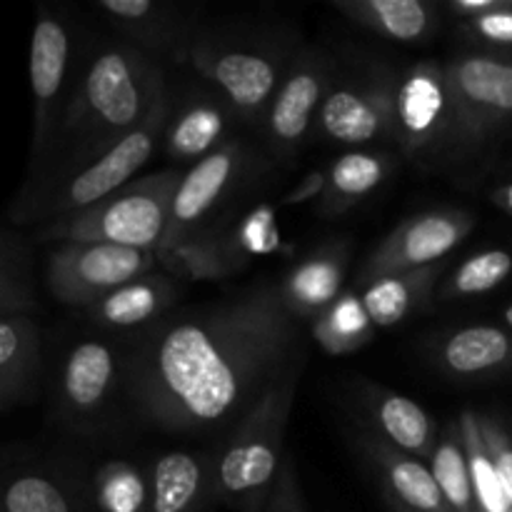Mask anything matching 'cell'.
Returning a JSON list of instances; mask_svg holds the SVG:
<instances>
[{
  "instance_id": "6da1fadb",
  "label": "cell",
  "mask_w": 512,
  "mask_h": 512,
  "mask_svg": "<svg viewBox=\"0 0 512 512\" xmlns=\"http://www.w3.org/2000/svg\"><path fill=\"white\" fill-rule=\"evenodd\" d=\"M300 323L280 285L158 320L125 360L123 388L145 423L170 433L233 428L303 358Z\"/></svg>"
},
{
  "instance_id": "7a4b0ae2",
  "label": "cell",
  "mask_w": 512,
  "mask_h": 512,
  "mask_svg": "<svg viewBox=\"0 0 512 512\" xmlns=\"http://www.w3.org/2000/svg\"><path fill=\"white\" fill-rule=\"evenodd\" d=\"M165 90L168 83L158 60L148 58L133 45L118 40L95 50L78 70L43 170L25 180L20 195L33 193L98 160L148 118Z\"/></svg>"
},
{
  "instance_id": "3957f363",
  "label": "cell",
  "mask_w": 512,
  "mask_h": 512,
  "mask_svg": "<svg viewBox=\"0 0 512 512\" xmlns=\"http://www.w3.org/2000/svg\"><path fill=\"white\" fill-rule=\"evenodd\" d=\"M300 365H290L228 430L213 460V500L238 512H265L285 458V430L298 393Z\"/></svg>"
},
{
  "instance_id": "277c9868",
  "label": "cell",
  "mask_w": 512,
  "mask_h": 512,
  "mask_svg": "<svg viewBox=\"0 0 512 512\" xmlns=\"http://www.w3.org/2000/svg\"><path fill=\"white\" fill-rule=\"evenodd\" d=\"M170 95L173 93L165 90L148 113V118L133 133L125 135L118 145L105 150L98 160L55 180V183L33 190V193L18 195L13 210H10V218L15 223L48 225L80 213V210L100 203L108 195L118 193L120 188L133 183V175H138V170L150 163L155 150L163 148L165 125H168L170 115Z\"/></svg>"
},
{
  "instance_id": "5b68a950",
  "label": "cell",
  "mask_w": 512,
  "mask_h": 512,
  "mask_svg": "<svg viewBox=\"0 0 512 512\" xmlns=\"http://www.w3.org/2000/svg\"><path fill=\"white\" fill-rule=\"evenodd\" d=\"M180 180L178 168L145 175L80 213L43 225L38 238L55 245L105 243L158 253Z\"/></svg>"
},
{
  "instance_id": "8992f818",
  "label": "cell",
  "mask_w": 512,
  "mask_h": 512,
  "mask_svg": "<svg viewBox=\"0 0 512 512\" xmlns=\"http://www.w3.org/2000/svg\"><path fill=\"white\" fill-rule=\"evenodd\" d=\"M293 55L280 40L200 30L185 63L203 75L205 83L230 105L235 118L265 120Z\"/></svg>"
},
{
  "instance_id": "52a82bcc",
  "label": "cell",
  "mask_w": 512,
  "mask_h": 512,
  "mask_svg": "<svg viewBox=\"0 0 512 512\" xmlns=\"http://www.w3.org/2000/svg\"><path fill=\"white\" fill-rule=\"evenodd\" d=\"M443 68L455 120L450 163H468L512 128V58L475 50L453 55Z\"/></svg>"
},
{
  "instance_id": "ba28073f",
  "label": "cell",
  "mask_w": 512,
  "mask_h": 512,
  "mask_svg": "<svg viewBox=\"0 0 512 512\" xmlns=\"http://www.w3.org/2000/svg\"><path fill=\"white\" fill-rule=\"evenodd\" d=\"M398 83V70L380 58H353L345 68L335 63L315 130L330 143L355 148L393 140Z\"/></svg>"
},
{
  "instance_id": "9c48e42d",
  "label": "cell",
  "mask_w": 512,
  "mask_h": 512,
  "mask_svg": "<svg viewBox=\"0 0 512 512\" xmlns=\"http://www.w3.org/2000/svg\"><path fill=\"white\" fill-rule=\"evenodd\" d=\"M75 38L68 20L40 5L30 38V93H33V145H30L28 180L43 170L65 105L73 93L78 70L75 63Z\"/></svg>"
},
{
  "instance_id": "30bf717a",
  "label": "cell",
  "mask_w": 512,
  "mask_h": 512,
  "mask_svg": "<svg viewBox=\"0 0 512 512\" xmlns=\"http://www.w3.org/2000/svg\"><path fill=\"white\" fill-rule=\"evenodd\" d=\"M453 100L440 63H415L400 73L393 140L413 163H450Z\"/></svg>"
},
{
  "instance_id": "8fae6325",
  "label": "cell",
  "mask_w": 512,
  "mask_h": 512,
  "mask_svg": "<svg viewBox=\"0 0 512 512\" xmlns=\"http://www.w3.org/2000/svg\"><path fill=\"white\" fill-rule=\"evenodd\" d=\"M155 265H160L155 250L60 243L45 263V285L58 303L85 310L110 290L148 275Z\"/></svg>"
},
{
  "instance_id": "7c38bea8",
  "label": "cell",
  "mask_w": 512,
  "mask_h": 512,
  "mask_svg": "<svg viewBox=\"0 0 512 512\" xmlns=\"http://www.w3.org/2000/svg\"><path fill=\"white\" fill-rule=\"evenodd\" d=\"M248 173L250 153L235 138L185 170L175 190L173 205H170L168 228H165L158 255L178 245L188 235L210 228L213 215L238 193Z\"/></svg>"
},
{
  "instance_id": "4fadbf2b",
  "label": "cell",
  "mask_w": 512,
  "mask_h": 512,
  "mask_svg": "<svg viewBox=\"0 0 512 512\" xmlns=\"http://www.w3.org/2000/svg\"><path fill=\"white\" fill-rule=\"evenodd\" d=\"M335 60L323 48L295 50L283 83L265 115V140L275 158H290L315 128L320 105L333 78Z\"/></svg>"
},
{
  "instance_id": "5bb4252c",
  "label": "cell",
  "mask_w": 512,
  "mask_h": 512,
  "mask_svg": "<svg viewBox=\"0 0 512 512\" xmlns=\"http://www.w3.org/2000/svg\"><path fill=\"white\" fill-rule=\"evenodd\" d=\"M475 215L460 208L430 210L400 223L368 255L358 275V285L375 278L438 265L473 233Z\"/></svg>"
},
{
  "instance_id": "9a60e30c",
  "label": "cell",
  "mask_w": 512,
  "mask_h": 512,
  "mask_svg": "<svg viewBox=\"0 0 512 512\" xmlns=\"http://www.w3.org/2000/svg\"><path fill=\"white\" fill-rule=\"evenodd\" d=\"M125 360L118 348L103 340H83L68 350L55 388L60 418L73 428H88L108 408L125 380Z\"/></svg>"
},
{
  "instance_id": "2e32d148",
  "label": "cell",
  "mask_w": 512,
  "mask_h": 512,
  "mask_svg": "<svg viewBox=\"0 0 512 512\" xmlns=\"http://www.w3.org/2000/svg\"><path fill=\"white\" fill-rule=\"evenodd\" d=\"M98 13L118 30L123 43L133 45L148 58H168L185 63L198 23L178 8L163 0H100Z\"/></svg>"
},
{
  "instance_id": "e0dca14e",
  "label": "cell",
  "mask_w": 512,
  "mask_h": 512,
  "mask_svg": "<svg viewBox=\"0 0 512 512\" xmlns=\"http://www.w3.org/2000/svg\"><path fill=\"white\" fill-rule=\"evenodd\" d=\"M233 120L230 105L213 88H195L180 98L170 95V115L163 135L165 158L178 168H193L233 140L228 138Z\"/></svg>"
},
{
  "instance_id": "ac0fdd59",
  "label": "cell",
  "mask_w": 512,
  "mask_h": 512,
  "mask_svg": "<svg viewBox=\"0 0 512 512\" xmlns=\"http://www.w3.org/2000/svg\"><path fill=\"white\" fill-rule=\"evenodd\" d=\"M430 358L458 380H490L512 375V333L498 325H465L430 343Z\"/></svg>"
},
{
  "instance_id": "d6986e66",
  "label": "cell",
  "mask_w": 512,
  "mask_h": 512,
  "mask_svg": "<svg viewBox=\"0 0 512 512\" xmlns=\"http://www.w3.org/2000/svg\"><path fill=\"white\" fill-rule=\"evenodd\" d=\"M350 263V245L345 240H333L290 268L280 283L285 305L300 323L318 320L340 295L345 293V273Z\"/></svg>"
},
{
  "instance_id": "ffe728a7",
  "label": "cell",
  "mask_w": 512,
  "mask_h": 512,
  "mask_svg": "<svg viewBox=\"0 0 512 512\" xmlns=\"http://www.w3.org/2000/svg\"><path fill=\"white\" fill-rule=\"evenodd\" d=\"M360 448L380 475L388 498L410 512H455L425 460L393 448L378 435H360Z\"/></svg>"
},
{
  "instance_id": "44dd1931",
  "label": "cell",
  "mask_w": 512,
  "mask_h": 512,
  "mask_svg": "<svg viewBox=\"0 0 512 512\" xmlns=\"http://www.w3.org/2000/svg\"><path fill=\"white\" fill-rule=\"evenodd\" d=\"M175 300L178 283L173 275L148 273L105 293L85 308V315L90 323L105 330L153 328L173 308Z\"/></svg>"
},
{
  "instance_id": "7402d4cb",
  "label": "cell",
  "mask_w": 512,
  "mask_h": 512,
  "mask_svg": "<svg viewBox=\"0 0 512 512\" xmlns=\"http://www.w3.org/2000/svg\"><path fill=\"white\" fill-rule=\"evenodd\" d=\"M360 403H363L368 418L373 420L378 438L403 453L430 460L435 443H438V428H435L433 418L425 413L423 405L373 383L363 385Z\"/></svg>"
},
{
  "instance_id": "603a6c76",
  "label": "cell",
  "mask_w": 512,
  "mask_h": 512,
  "mask_svg": "<svg viewBox=\"0 0 512 512\" xmlns=\"http://www.w3.org/2000/svg\"><path fill=\"white\" fill-rule=\"evenodd\" d=\"M213 500V460L203 453L173 450L150 465L148 512H200Z\"/></svg>"
},
{
  "instance_id": "cb8c5ba5",
  "label": "cell",
  "mask_w": 512,
  "mask_h": 512,
  "mask_svg": "<svg viewBox=\"0 0 512 512\" xmlns=\"http://www.w3.org/2000/svg\"><path fill=\"white\" fill-rule=\"evenodd\" d=\"M335 10L393 43L423 45L440 30V8L428 0H338Z\"/></svg>"
},
{
  "instance_id": "d4e9b609",
  "label": "cell",
  "mask_w": 512,
  "mask_h": 512,
  "mask_svg": "<svg viewBox=\"0 0 512 512\" xmlns=\"http://www.w3.org/2000/svg\"><path fill=\"white\" fill-rule=\"evenodd\" d=\"M395 158L390 153L350 150L333 160L325 170V190L318 200L323 218H340L375 193L393 173Z\"/></svg>"
},
{
  "instance_id": "484cf974",
  "label": "cell",
  "mask_w": 512,
  "mask_h": 512,
  "mask_svg": "<svg viewBox=\"0 0 512 512\" xmlns=\"http://www.w3.org/2000/svg\"><path fill=\"white\" fill-rule=\"evenodd\" d=\"M40 348V325L30 315H0V408H13L33 395Z\"/></svg>"
},
{
  "instance_id": "4316f807",
  "label": "cell",
  "mask_w": 512,
  "mask_h": 512,
  "mask_svg": "<svg viewBox=\"0 0 512 512\" xmlns=\"http://www.w3.org/2000/svg\"><path fill=\"white\" fill-rule=\"evenodd\" d=\"M443 263L375 278L360 285V298L375 328H393L418 313L433 295Z\"/></svg>"
},
{
  "instance_id": "83f0119b",
  "label": "cell",
  "mask_w": 512,
  "mask_h": 512,
  "mask_svg": "<svg viewBox=\"0 0 512 512\" xmlns=\"http://www.w3.org/2000/svg\"><path fill=\"white\" fill-rule=\"evenodd\" d=\"M158 258L175 280H225L245 268V260L230 243L228 230L218 225L188 235Z\"/></svg>"
},
{
  "instance_id": "f1b7e54d",
  "label": "cell",
  "mask_w": 512,
  "mask_h": 512,
  "mask_svg": "<svg viewBox=\"0 0 512 512\" xmlns=\"http://www.w3.org/2000/svg\"><path fill=\"white\" fill-rule=\"evenodd\" d=\"M0 512H83V503L45 470H13L0 478Z\"/></svg>"
},
{
  "instance_id": "f546056e",
  "label": "cell",
  "mask_w": 512,
  "mask_h": 512,
  "mask_svg": "<svg viewBox=\"0 0 512 512\" xmlns=\"http://www.w3.org/2000/svg\"><path fill=\"white\" fill-rule=\"evenodd\" d=\"M88 500L95 512H148L150 470L130 460H108L95 470Z\"/></svg>"
},
{
  "instance_id": "4dcf8cb0",
  "label": "cell",
  "mask_w": 512,
  "mask_h": 512,
  "mask_svg": "<svg viewBox=\"0 0 512 512\" xmlns=\"http://www.w3.org/2000/svg\"><path fill=\"white\" fill-rule=\"evenodd\" d=\"M313 338L328 355H348L368 345L375 325L365 310L358 290H345L318 320H313Z\"/></svg>"
},
{
  "instance_id": "1f68e13d",
  "label": "cell",
  "mask_w": 512,
  "mask_h": 512,
  "mask_svg": "<svg viewBox=\"0 0 512 512\" xmlns=\"http://www.w3.org/2000/svg\"><path fill=\"white\" fill-rule=\"evenodd\" d=\"M430 470H433L435 480H438L440 490H443L445 500L455 512H480L478 500H475L473 478H470L468 453H465L463 433H460V423L453 420L443 435L435 443L433 455L428 460Z\"/></svg>"
},
{
  "instance_id": "d6a6232c",
  "label": "cell",
  "mask_w": 512,
  "mask_h": 512,
  "mask_svg": "<svg viewBox=\"0 0 512 512\" xmlns=\"http://www.w3.org/2000/svg\"><path fill=\"white\" fill-rule=\"evenodd\" d=\"M460 433H463L465 453H468L470 478H473L475 500L480 512H510V503L505 498L503 483H500L498 468L490 455L488 443L480 430V420L475 410H463L458 418Z\"/></svg>"
},
{
  "instance_id": "836d02e7",
  "label": "cell",
  "mask_w": 512,
  "mask_h": 512,
  "mask_svg": "<svg viewBox=\"0 0 512 512\" xmlns=\"http://www.w3.org/2000/svg\"><path fill=\"white\" fill-rule=\"evenodd\" d=\"M35 308L30 250L23 238L0 230V315H28Z\"/></svg>"
},
{
  "instance_id": "e575fe53",
  "label": "cell",
  "mask_w": 512,
  "mask_h": 512,
  "mask_svg": "<svg viewBox=\"0 0 512 512\" xmlns=\"http://www.w3.org/2000/svg\"><path fill=\"white\" fill-rule=\"evenodd\" d=\"M512 273V253L503 248L483 250V253L470 255L468 260L455 268L443 283L440 298L443 300H463L475 298V295H485L490 290L500 288Z\"/></svg>"
},
{
  "instance_id": "d590c367",
  "label": "cell",
  "mask_w": 512,
  "mask_h": 512,
  "mask_svg": "<svg viewBox=\"0 0 512 512\" xmlns=\"http://www.w3.org/2000/svg\"><path fill=\"white\" fill-rule=\"evenodd\" d=\"M228 238L245 263H248L250 258H255V255L275 250L280 243V235L278 228H275L273 208H268V205L255 208L253 213L245 215L233 230H228Z\"/></svg>"
},
{
  "instance_id": "8d00e7d4",
  "label": "cell",
  "mask_w": 512,
  "mask_h": 512,
  "mask_svg": "<svg viewBox=\"0 0 512 512\" xmlns=\"http://www.w3.org/2000/svg\"><path fill=\"white\" fill-rule=\"evenodd\" d=\"M478 420L485 443H488L490 448V455H493L495 460V468H498L500 483H503L505 498H508L512 512V435L505 430V425L500 423L498 418H493V415L478 413Z\"/></svg>"
},
{
  "instance_id": "74e56055",
  "label": "cell",
  "mask_w": 512,
  "mask_h": 512,
  "mask_svg": "<svg viewBox=\"0 0 512 512\" xmlns=\"http://www.w3.org/2000/svg\"><path fill=\"white\" fill-rule=\"evenodd\" d=\"M265 512H308L305 510L298 465H295L293 455L285 453L283 463H280L278 480H275V488L273 493H270L268 508H265Z\"/></svg>"
},
{
  "instance_id": "f35d334b",
  "label": "cell",
  "mask_w": 512,
  "mask_h": 512,
  "mask_svg": "<svg viewBox=\"0 0 512 512\" xmlns=\"http://www.w3.org/2000/svg\"><path fill=\"white\" fill-rule=\"evenodd\" d=\"M465 35L490 48H512V5L463 23Z\"/></svg>"
},
{
  "instance_id": "ab89813d",
  "label": "cell",
  "mask_w": 512,
  "mask_h": 512,
  "mask_svg": "<svg viewBox=\"0 0 512 512\" xmlns=\"http://www.w3.org/2000/svg\"><path fill=\"white\" fill-rule=\"evenodd\" d=\"M508 5H512V0H450L448 10L458 20L468 23V20L483 18V15L495 13L500 8H508Z\"/></svg>"
},
{
  "instance_id": "60d3db41",
  "label": "cell",
  "mask_w": 512,
  "mask_h": 512,
  "mask_svg": "<svg viewBox=\"0 0 512 512\" xmlns=\"http://www.w3.org/2000/svg\"><path fill=\"white\" fill-rule=\"evenodd\" d=\"M325 190V173L323 170H315V173L305 175L300 180V185H295L288 195H285V203L295 205V203H308V200H320Z\"/></svg>"
},
{
  "instance_id": "b9f144b4",
  "label": "cell",
  "mask_w": 512,
  "mask_h": 512,
  "mask_svg": "<svg viewBox=\"0 0 512 512\" xmlns=\"http://www.w3.org/2000/svg\"><path fill=\"white\" fill-rule=\"evenodd\" d=\"M490 200H493L500 210H505V213L512 215V180L510 183L500 185V188H495L493 193H490Z\"/></svg>"
},
{
  "instance_id": "7bdbcfd3",
  "label": "cell",
  "mask_w": 512,
  "mask_h": 512,
  "mask_svg": "<svg viewBox=\"0 0 512 512\" xmlns=\"http://www.w3.org/2000/svg\"><path fill=\"white\" fill-rule=\"evenodd\" d=\"M385 505H388V510H390V512H410V510H405L403 505L395 503L393 498H388V495H385Z\"/></svg>"
},
{
  "instance_id": "ee69618b",
  "label": "cell",
  "mask_w": 512,
  "mask_h": 512,
  "mask_svg": "<svg viewBox=\"0 0 512 512\" xmlns=\"http://www.w3.org/2000/svg\"><path fill=\"white\" fill-rule=\"evenodd\" d=\"M503 318H505V323H508V328H510V333H512V305H508V308H505Z\"/></svg>"
}]
</instances>
